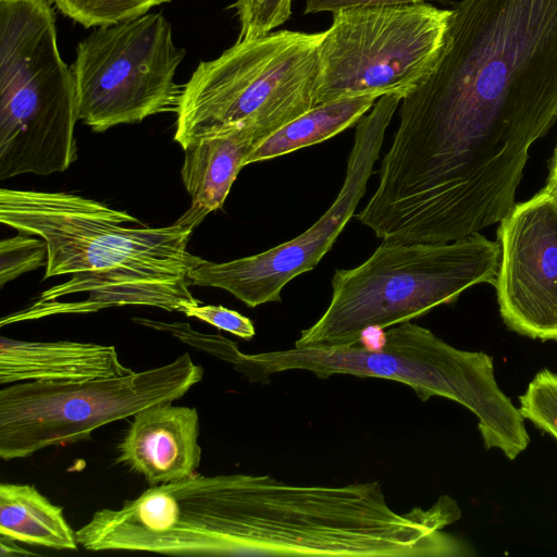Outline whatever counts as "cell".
Instances as JSON below:
<instances>
[{
  "label": "cell",
  "instance_id": "1",
  "mask_svg": "<svg viewBox=\"0 0 557 557\" xmlns=\"http://www.w3.org/2000/svg\"><path fill=\"white\" fill-rule=\"evenodd\" d=\"M556 121L557 0H461L434 71L400 102L386 157L434 198L499 207Z\"/></svg>",
  "mask_w": 557,
  "mask_h": 557
},
{
  "label": "cell",
  "instance_id": "2",
  "mask_svg": "<svg viewBox=\"0 0 557 557\" xmlns=\"http://www.w3.org/2000/svg\"><path fill=\"white\" fill-rule=\"evenodd\" d=\"M0 222L46 242L45 280L71 274L2 317L1 326L127 305L183 312L201 304L189 290L190 272L205 261L187 250L190 230L125 227L139 221L83 196L7 188L0 190Z\"/></svg>",
  "mask_w": 557,
  "mask_h": 557
},
{
  "label": "cell",
  "instance_id": "3",
  "mask_svg": "<svg viewBox=\"0 0 557 557\" xmlns=\"http://www.w3.org/2000/svg\"><path fill=\"white\" fill-rule=\"evenodd\" d=\"M222 360L258 383L288 370H306L323 379L350 374L396 381L410 386L422 401L441 396L472 411L484 447L498 448L509 460L530 443L523 416L496 382L492 356L458 349L410 321L393 325L373 347L359 343L246 354L232 342Z\"/></svg>",
  "mask_w": 557,
  "mask_h": 557
},
{
  "label": "cell",
  "instance_id": "4",
  "mask_svg": "<svg viewBox=\"0 0 557 557\" xmlns=\"http://www.w3.org/2000/svg\"><path fill=\"white\" fill-rule=\"evenodd\" d=\"M499 259L498 240L480 233L436 244L382 240L358 267L335 270L326 310L300 332L295 347L354 346L369 330L454 304L474 285L494 284Z\"/></svg>",
  "mask_w": 557,
  "mask_h": 557
},
{
  "label": "cell",
  "instance_id": "5",
  "mask_svg": "<svg viewBox=\"0 0 557 557\" xmlns=\"http://www.w3.org/2000/svg\"><path fill=\"white\" fill-rule=\"evenodd\" d=\"M51 0H0V180L64 172L77 159L72 67Z\"/></svg>",
  "mask_w": 557,
  "mask_h": 557
},
{
  "label": "cell",
  "instance_id": "6",
  "mask_svg": "<svg viewBox=\"0 0 557 557\" xmlns=\"http://www.w3.org/2000/svg\"><path fill=\"white\" fill-rule=\"evenodd\" d=\"M323 37L281 29L237 39L218 58L199 62L183 85L174 140L185 149L201 137L250 126L257 147L312 109Z\"/></svg>",
  "mask_w": 557,
  "mask_h": 557
},
{
  "label": "cell",
  "instance_id": "7",
  "mask_svg": "<svg viewBox=\"0 0 557 557\" xmlns=\"http://www.w3.org/2000/svg\"><path fill=\"white\" fill-rule=\"evenodd\" d=\"M202 376V367L185 352L168 364L125 375L9 384L0 391V457L26 458L88 440L108 423L182 398Z\"/></svg>",
  "mask_w": 557,
  "mask_h": 557
},
{
  "label": "cell",
  "instance_id": "8",
  "mask_svg": "<svg viewBox=\"0 0 557 557\" xmlns=\"http://www.w3.org/2000/svg\"><path fill=\"white\" fill-rule=\"evenodd\" d=\"M332 14L319 49L315 106L362 96L406 98L434 71L451 9L417 3Z\"/></svg>",
  "mask_w": 557,
  "mask_h": 557
},
{
  "label": "cell",
  "instance_id": "9",
  "mask_svg": "<svg viewBox=\"0 0 557 557\" xmlns=\"http://www.w3.org/2000/svg\"><path fill=\"white\" fill-rule=\"evenodd\" d=\"M186 51L162 13H147L81 40L71 65L79 120L101 133L177 111L183 85L175 74Z\"/></svg>",
  "mask_w": 557,
  "mask_h": 557
},
{
  "label": "cell",
  "instance_id": "10",
  "mask_svg": "<svg viewBox=\"0 0 557 557\" xmlns=\"http://www.w3.org/2000/svg\"><path fill=\"white\" fill-rule=\"evenodd\" d=\"M400 102L396 95L382 96L356 124L344 183L333 203L312 226L253 256L221 263L205 260L190 272L191 285L224 289L250 308L280 302L283 288L318 265L354 216Z\"/></svg>",
  "mask_w": 557,
  "mask_h": 557
},
{
  "label": "cell",
  "instance_id": "11",
  "mask_svg": "<svg viewBox=\"0 0 557 557\" xmlns=\"http://www.w3.org/2000/svg\"><path fill=\"white\" fill-rule=\"evenodd\" d=\"M494 286L506 326L532 339L557 341V197L543 188L499 222Z\"/></svg>",
  "mask_w": 557,
  "mask_h": 557
},
{
  "label": "cell",
  "instance_id": "12",
  "mask_svg": "<svg viewBox=\"0 0 557 557\" xmlns=\"http://www.w3.org/2000/svg\"><path fill=\"white\" fill-rule=\"evenodd\" d=\"M195 408L157 404L138 411L119 444L116 461L141 474L150 486L195 473L201 460Z\"/></svg>",
  "mask_w": 557,
  "mask_h": 557
},
{
  "label": "cell",
  "instance_id": "13",
  "mask_svg": "<svg viewBox=\"0 0 557 557\" xmlns=\"http://www.w3.org/2000/svg\"><path fill=\"white\" fill-rule=\"evenodd\" d=\"M132 372L121 363L114 346L0 337L1 385L25 381H79Z\"/></svg>",
  "mask_w": 557,
  "mask_h": 557
},
{
  "label": "cell",
  "instance_id": "14",
  "mask_svg": "<svg viewBox=\"0 0 557 557\" xmlns=\"http://www.w3.org/2000/svg\"><path fill=\"white\" fill-rule=\"evenodd\" d=\"M255 147L253 128L237 126L201 137L183 149L181 174L191 202L174 224L194 231L209 213L221 209Z\"/></svg>",
  "mask_w": 557,
  "mask_h": 557
},
{
  "label": "cell",
  "instance_id": "15",
  "mask_svg": "<svg viewBox=\"0 0 557 557\" xmlns=\"http://www.w3.org/2000/svg\"><path fill=\"white\" fill-rule=\"evenodd\" d=\"M0 536L57 550H76L79 545L63 507L34 485L21 483L0 484Z\"/></svg>",
  "mask_w": 557,
  "mask_h": 557
},
{
  "label": "cell",
  "instance_id": "16",
  "mask_svg": "<svg viewBox=\"0 0 557 557\" xmlns=\"http://www.w3.org/2000/svg\"><path fill=\"white\" fill-rule=\"evenodd\" d=\"M372 96L344 98L314 106L252 149L244 166L320 144L356 125L374 106Z\"/></svg>",
  "mask_w": 557,
  "mask_h": 557
},
{
  "label": "cell",
  "instance_id": "17",
  "mask_svg": "<svg viewBox=\"0 0 557 557\" xmlns=\"http://www.w3.org/2000/svg\"><path fill=\"white\" fill-rule=\"evenodd\" d=\"M65 17L84 28L107 27L149 13L171 0H51Z\"/></svg>",
  "mask_w": 557,
  "mask_h": 557
},
{
  "label": "cell",
  "instance_id": "18",
  "mask_svg": "<svg viewBox=\"0 0 557 557\" xmlns=\"http://www.w3.org/2000/svg\"><path fill=\"white\" fill-rule=\"evenodd\" d=\"M518 399L524 420L557 441V373L542 369Z\"/></svg>",
  "mask_w": 557,
  "mask_h": 557
},
{
  "label": "cell",
  "instance_id": "19",
  "mask_svg": "<svg viewBox=\"0 0 557 557\" xmlns=\"http://www.w3.org/2000/svg\"><path fill=\"white\" fill-rule=\"evenodd\" d=\"M238 40L262 37L286 23L292 15V0H236Z\"/></svg>",
  "mask_w": 557,
  "mask_h": 557
},
{
  "label": "cell",
  "instance_id": "20",
  "mask_svg": "<svg viewBox=\"0 0 557 557\" xmlns=\"http://www.w3.org/2000/svg\"><path fill=\"white\" fill-rule=\"evenodd\" d=\"M38 237V236H37ZM47 244L38 237L20 233L0 242V286L47 264Z\"/></svg>",
  "mask_w": 557,
  "mask_h": 557
},
{
  "label": "cell",
  "instance_id": "21",
  "mask_svg": "<svg viewBox=\"0 0 557 557\" xmlns=\"http://www.w3.org/2000/svg\"><path fill=\"white\" fill-rule=\"evenodd\" d=\"M183 313L186 317L199 319L245 341L251 339L256 334L255 325L249 318L223 306L189 305Z\"/></svg>",
  "mask_w": 557,
  "mask_h": 557
},
{
  "label": "cell",
  "instance_id": "22",
  "mask_svg": "<svg viewBox=\"0 0 557 557\" xmlns=\"http://www.w3.org/2000/svg\"><path fill=\"white\" fill-rule=\"evenodd\" d=\"M440 2L449 4L453 0H306L305 14L331 12L358 7L403 5Z\"/></svg>",
  "mask_w": 557,
  "mask_h": 557
},
{
  "label": "cell",
  "instance_id": "23",
  "mask_svg": "<svg viewBox=\"0 0 557 557\" xmlns=\"http://www.w3.org/2000/svg\"><path fill=\"white\" fill-rule=\"evenodd\" d=\"M545 188L557 197V145L549 161V173L547 176Z\"/></svg>",
  "mask_w": 557,
  "mask_h": 557
}]
</instances>
